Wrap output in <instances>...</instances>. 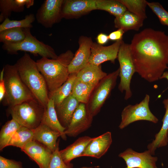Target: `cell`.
Returning a JSON list of instances; mask_svg holds the SVG:
<instances>
[{
    "label": "cell",
    "mask_w": 168,
    "mask_h": 168,
    "mask_svg": "<svg viewBox=\"0 0 168 168\" xmlns=\"http://www.w3.org/2000/svg\"><path fill=\"white\" fill-rule=\"evenodd\" d=\"M4 68L3 67L0 73V101L3 100L6 94V88L4 79Z\"/></svg>",
    "instance_id": "8d00e7d4"
},
{
    "label": "cell",
    "mask_w": 168,
    "mask_h": 168,
    "mask_svg": "<svg viewBox=\"0 0 168 168\" xmlns=\"http://www.w3.org/2000/svg\"><path fill=\"white\" fill-rule=\"evenodd\" d=\"M0 168H23L21 162L0 156Z\"/></svg>",
    "instance_id": "d590c367"
},
{
    "label": "cell",
    "mask_w": 168,
    "mask_h": 168,
    "mask_svg": "<svg viewBox=\"0 0 168 168\" xmlns=\"http://www.w3.org/2000/svg\"><path fill=\"white\" fill-rule=\"evenodd\" d=\"M20 76L35 99L46 109L49 98L45 81L36 62L25 53L15 63Z\"/></svg>",
    "instance_id": "7a4b0ae2"
},
{
    "label": "cell",
    "mask_w": 168,
    "mask_h": 168,
    "mask_svg": "<svg viewBox=\"0 0 168 168\" xmlns=\"http://www.w3.org/2000/svg\"><path fill=\"white\" fill-rule=\"evenodd\" d=\"M96 1V0H64L62 10V17L71 18L97 9Z\"/></svg>",
    "instance_id": "2e32d148"
},
{
    "label": "cell",
    "mask_w": 168,
    "mask_h": 168,
    "mask_svg": "<svg viewBox=\"0 0 168 168\" xmlns=\"http://www.w3.org/2000/svg\"><path fill=\"white\" fill-rule=\"evenodd\" d=\"M45 109L33 99L8 107L7 113L21 125L33 130L41 124Z\"/></svg>",
    "instance_id": "5b68a950"
},
{
    "label": "cell",
    "mask_w": 168,
    "mask_h": 168,
    "mask_svg": "<svg viewBox=\"0 0 168 168\" xmlns=\"http://www.w3.org/2000/svg\"><path fill=\"white\" fill-rule=\"evenodd\" d=\"M41 123L58 132L63 139H66V135L64 133L66 128L62 126L58 120L54 102L51 99H49Z\"/></svg>",
    "instance_id": "603a6c76"
},
{
    "label": "cell",
    "mask_w": 168,
    "mask_h": 168,
    "mask_svg": "<svg viewBox=\"0 0 168 168\" xmlns=\"http://www.w3.org/2000/svg\"><path fill=\"white\" fill-rule=\"evenodd\" d=\"M3 67L6 88L3 105L11 107L35 99L22 80L16 64H7Z\"/></svg>",
    "instance_id": "277c9868"
},
{
    "label": "cell",
    "mask_w": 168,
    "mask_h": 168,
    "mask_svg": "<svg viewBox=\"0 0 168 168\" xmlns=\"http://www.w3.org/2000/svg\"><path fill=\"white\" fill-rule=\"evenodd\" d=\"M33 131V140L43 144L52 152L56 150L59 143L57 140L61 136L59 133L42 123Z\"/></svg>",
    "instance_id": "ac0fdd59"
},
{
    "label": "cell",
    "mask_w": 168,
    "mask_h": 168,
    "mask_svg": "<svg viewBox=\"0 0 168 168\" xmlns=\"http://www.w3.org/2000/svg\"><path fill=\"white\" fill-rule=\"evenodd\" d=\"M26 37L22 41L16 43L3 44V49L8 54H17L18 51L29 52L33 55L42 57L57 58L58 56L50 46L37 40L30 32V28H24Z\"/></svg>",
    "instance_id": "8992f818"
},
{
    "label": "cell",
    "mask_w": 168,
    "mask_h": 168,
    "mask_svg": "<svg viewBox=\"0 0 168 168\" xmlns=\"http://www.w3.org/2000/svg\"><path fill=\"white\" fill-rule=\"evenodd\" d=\"M92 138L88 136L80 137L65 149L59 151L60 156L64 162L69 164L72 160L82 156Z\"/></svg>",
    "instance_id": "ffe728a7"
},
{
    "label": "cell",
    "mask_w": 168,
    "mask_h": 168,
    "mask_svg": "<svg viewBox=\"0 0 168 168\" xmlns=\"http://www.w3.org/2000/svg\"><path fill=\"white\" fill-rule=\"evenodd\" d=\"M123 41L122 40L116 41L108 46H103L97 43L93 42L91 47L89 63L100 65L108 61L114 63Z\"/></svg>",
    "instance_id": "7c38bea8"
},
{
    "label": "cell",
    "mask_w": 168,
    "mask_h": 168,
    "mask_svg": "<svg viewBox=\"0 0 168 168\" xmlns=\"http://www.w3.org/2000/svg\"><path fill=\"white\" fill-rule=\"evenodd\" d=\"M74 54L70 50L60 54L55 59L42 57L36 61L46 83L49 95L63 84L70 73L69 65Z\"/></svg>",
    "instance_id": "3957f363"
},
{
    "label": "cell",
    "mask_w": 168,
    "mask_h": 168,
    "mask_svg": "<svg viewBox=\"0 0 168 168\" xmlns=\"http://www.w3.org/2000/svg\"><path fill=\"white\" fill-rule=\"evenodd\" d=\"M14 119L8 121L2 127L0 132V150L7 147L8 143L16 131L21 126Z\"/></svg>",
    "instance_id": "f1b7e54d"
},
{
    "label": "cell",
    "mask_w": 168,
    "mask_h": 168,
    "mask_svg": "<svg viewBox=\"0 0 168 168\" xmlns=\"http://www.w3.org/2000/svg\"><path fill=\"white\" fill-rule=\"evenodd\" d=\"M93 167L92 166H91V167L83 166V167H80V168H92Z\"/></svg>",
    "instance_id": "60d3db41"
},
{
    "label": "cell",
    "mask_w": 168,
    "mask_h": 168,
    "mask_svg": "<svg viewBox=\"0 0 168 168\" xmlns=\"http://www.w3.org/2000/svg\"><path fill=\"white\" fill-rule=\"evenodd\" d=\"M119 156L125 161V168H158L156 163L157 157L153 156L148 150L138 152L128 148L119 153Z\"/></svg>",
    "instance_id": "8fae6325"
},
{
    "label": "cell",
    "mask_w": 168,
    "mask_h": 168,
    "mask_svg": "<svg viewBox=\"0 0 168 168\" xmlns=\"http://www.w3.org/2000/svg\"><path fill=\"white\" fill-rule=\"evenodd\" d=\"M33 139V130L21 126L12 137L7 146H12L21 149Z\"/></svg>",
    "instance_id": "4316f807"
},
{
    "label": "cell",
    "mask_w": 168,
    "mask_h": 168,
    "mask_svg": "<svg viewBox=\"0 0 168 168\" xmlns=\"http://www.w3.org/2000/svg\"><path fill=\"white\" fill-rule=\"evenodd\" d=\"M163 104L165 112L162 120V124L159 132L155 136V138L147 146L148 150L152 155L155 154L157 148L165 147L168 144V96L164 99Z\"/></svg>",
    "instance_id": "44dd1931"
},
{
    "label": "cell",
    "mask_w": 168,
    "mask_h": 168,
    "mask_svg": "<svg viewBox=\"0 0 168 168\" xmlns=\"http://www.w3.org/2000/svg\"><path fill=\"white\" fill-rule=\"evenodd\" d=\"M112 141L111 133L110 132L93 138L87 146L82 156L100 158L107 152Z\"/></svg>",
    "instance_id": "e0dca14e"
},
{
    "label": "cell",
    "mask_w": 168,
    "mask_h": 168,
    "mask_svg": "<svg viewBox=\"0 0 168 168\" xmlns=\"http://www.w3.org/2000/svg\"><path fill=\"white\" fill-rule=\"evenodd\" d=\"M93 118L88 113L86 104L80 103L64 131L65 134L70 137L77 136L91 127Z\"/></svg>",
    "instance_id": "4fadbf2b"
},
{
    "label": "cell",
    "mask_w": 168,
    "mask_h": 168,
    "mask_svg": "<svg viewBox=\"0 0 168 168\" xmlns=\"http://www.w3.org/2000/svg\"><path fill=\"white\" fill-rule=\"evenodd\" d=\"M107 74L102 70L101 65L88 63L77 73L76 79L96 86Z\"/></svg>",
    "instance_id": "7402d4cb"
},
{
    "label": "cell",
    "mask_w": 168,
    "mask_h": 168,
    "mask_svg": "<svg viewBox=\"0 0 168 168\" xmlns=\"http://www.w3.org/2000/svg\"><path fill=\"white\" fill-rule=\"evenodd\" d=\"M147 6L158 18L161 23L168 27V12L159 2H147Z\"/></svg>",
    "instance_id": "836d02e7"
},
{
    "label": "cell",
    "mask_w": 168,
    "mask_h": 168,
    "mask_svg": "<svg viewBox=\"0 0 168 168\" xmlns=\"http://www.w3.org/2000/svg\"><path fill=\"white\" fill-rule=\"evenodd\" d=\"M93 42L90 37L80 36L78 40L79 48L68 66L70 74L77 73L89 63L91 47Z\"/></svg>",
    "instance_id": "5bb4252c"
},
{
    "label": "cell",
    "mask_w": 168,
    "mask_h": 168,
    "mask_svg": "<svg viewBox=\"0 0 168 168\" xmlns=\"http://www.w3.org/2000/svg\"><path fill=\"white\" fill-rule=\"evenodd\" d=\"M167 69H168V65ZM166 79L168 80V71H165L160 78V79Z\"/></svg>",
    "instance_id": "ab89813d"
},
{
    "label": "cell",
    "mask_w": 168,
    "mask_h": 168,
    "mask_svg": "<svg viewBox=\"0 0 168 168\" xmlns=\"http://www.w3.org/2000/svg\"><path fill=\"white\" fill-rule=\"evenodd\" d=\"M35 19V15L32 13L26 15L24 19L20 20H10L9 18H7L0 25V32L14 28L31 29Z\"/></svg>",
    "instance_id": "1f68e13d"
},
{
    "label": "cell",
    "mask_w": 168,
    "mask_h": 168,
    "mask_svg": "<svg viewBox=\"0 0 168 168\" xmlns=\"http://www.w3.org/2000/svg\"><path fill=\"white\" fill-rule=\"evenodd\" d=\"M124 32L121 29H118L117 30L112 32L108 35L109 40H122Z\"/></svg>",
    "instance_id": "74e56055"
},
{
    "label": "cell",
    "mask_w": 168,
    "mask_h": 168,
    "mask_svg": "<svg viewBox=\"0 0 168 168\" xmlns=\"http://www.w3.org/2000/svg\"><path fill=\"white\" fill-rule=\"evenodd\" d=\"M127 10L144 20L147 18L146 9L147 1L145 0H119Z\"/></svg>",
    "instance_id": "d6a6232c"
},
{
    "label": "cell",
    "mask_w": 168,
    "mask_h": 168,
    "mask_svg": "<svg viewBox=\"0 0 168 168\" xmlns=\"http://www.w3.org/2000/svg\"><path fill=\"white\" fill-rule=\"evenodd\" d=\"M25 37L24 28H12L0 32V42L3 44L18 43L23 40Z\"/></svg>",
    "instance_id": "4dcf8cb0"
},
{
    "label": "cell",
    "mask_w": 168,
    "mask_h": 168,
    "mask_svg": "<svg viewBox=\"0 0 168 168\" xmlns=\"http://www.w3.org/2000/svg\"><path fill=\"white\" fill-rule=\"evenodd\" d=\"M136 72L149 82L160 78L168 65V35L151 28L134 35L130 44Z\"/></svg>",
    "instance_id": "6da1fadb"
},
{
    "label": "cell",
    "mask_w": 168,
    "mask_h": 168,
    "mask_svg": "<svg viewBox=\"0 0 168 168\" xmlns=\"http://www.w3.org/2000/svg\"><path fill=\"white\" fill-rule=\"evenodd\" d=\"M64 0H45L38 10L37 22L46 28H51L62 18V10Z\"/></svg>",
    "instance_id": "30bf717a"
},
{
    "label": "cell",
    "mask_w": 168,
    "mask_h": 168,
    "mask_svg": "<svg viewBox=\"0 0 168 168\" xmlns=\"http://www.w3.org/2000/svg\"><path fill=\"white\" fill-rule=\"evenodd\" d=\"M109 40L108 35L103 33L99 34L96 37L97 43L102 45L106 43Z\"/></svg>",
    "instance_id": "f35d334b"
},
{
    "label": "cell",
    "mask_w": 168,
    "mask_h": 168,
    "mask_svg": "<svg viewBox=\"0 0 168 168\" xmlns=\"http://www.w3.org/2000/svg\"><path fill=\"white\" fill-rule=\"evenodd\" d=\"M96 5L97 9L106 11L115 17L120 16L127 10L119 0H96Z\"/></svg>",
    "instance_id": "83f0119b"
},
{
    "label": "cell",
    "mask_w": 168,
    "mask_h": 168,
    "mask_svg": "<svg viewBox=\"0 0 168 168\" xmlns=\"http://www.w3.org/2000/svg\"><path fill=\"white\" fill-rule=\"evenodd\" d=\"M150 96L146 94L139 103L125 106L121 113V121L119 127L122 129L130 124L139 120H146L156 124L158 118L151 111L149 107Z\"/></svg>",
    "instance_id": "9c48e42d"
},
{
    "label": "cell",
    "mask_w": 168,
    "mask_h": 168,
    "mask_svg": "<svg viewBox=\"0 0 168 168\" xmlns=\"http://www.w3.org/2000/svg\"><path fill=\"white\" fill-rule=\"evenodd\" d=\"M73 166L70 163L66 164L62 159L60 153L59 145L56 150L52 153L51 159L48 168H72Z\"/></svg>",
    "instance_id": "e575fe53"
},
{
    "label": "cell",
    "mask_w": 168,
    "mask_h": 168,
    "mask_svg": "<svg viewBox=\"0 0 168 168\" xmlns=\"http://www.w3.org/2000/svg\"><path fill=\"white\" fill-rule=\"evenodd\" d=\"M117 59L119 64V76L120 78L118 89L121 92H125L124 99L127 100L132 96L130 84L132 77L136 72L131 55L130 44L123 41L119 50Z\"/></svg>",
    "instance_id": "ba28073f"
},
{
    "label": "cell",
    "mask_w": 168,
    "mask_h": 168,
    "mask_svg": "<svg viewBox=\"0 0 168 168\" xmlns=\"http://www.w3.org/2000/svg\"><path fill=\"white\" fill-rule=\"evenodd\" d=\"M77 73L70 74L67 81L61 86L49 95V99L52 100L55 107L58 105L72 94Z\"/></svg>",
    "instance_id": "d4e9b609"
},
{
    "label": "cell",
    "mask_w": 168,
    "mask_h": 168,
    "mask_svg": "<svg viewBox=\"0 0 168 168\" xmlns=\"http://www.w3.org/2000/svg\"><path fill=\"white\" fill-rule=\"evenodd\" d=\"M144 20L128 10L120 16L115 17V27L122 29L125 32L129 30H138L143 25Z\"/></svg>",
    "instance_id": "cb8c5ba5"
},
{
    "label": "cell",
    "mask_w": 168,
    "mask_h": 168,
    "mask_svg": "<svg viewBox=\"0 0 168 168\" xmlns=\"http://www.w3.org/2000/svg\"><path fill=\"white\" fill-rule=\"evenodd\" d=\"M25 6L24 0H0V22L8 18L12 12H23Z\"/></svg>",
    "instance_id": "484cf974"
},
{
    "label": "cell",
    "mask_w": 168,
    "mask_h": 168,
    "mask_svg": "<svg viewBox=\"0 0 168 168\" xmlns=\"http://www.w3.org/2000/svg\"><path fill=\"white\" fill-rule=\"evenodd\" d=\"M21 150L34 161L40 168H48L53 152L46 147L33 140Z\"/></svg>",
    "instance_id": "9a60e30c"
},
{
    "label": "cell",
    "mask_w": 168,
    "mask_h": 168,
    "mask_svg": "<svg viewBox=\"0 0 168 168\" xmlns=\"http://www.w3.org/2000/svg\"><path fill=\"white\" fill-rule=\"evenodd\" d=\"M119 68L108 74L96 86L86 104L88 113L92 117L100 111L111 91L115 86Z\"/></svg>",
    "instance_id": "52a82bcc"
},
{
    "label": "cell",
    "mask_w": 168,
    "mask_h": 168,
    "mask_svg": "<svg viewBox=\"0 0 168 168\" xmlns=\"http://www.w3.org/2000/svg\"><path fill=\"white\" fill-rule=\"evenodd\" d=\"M95 86L76 79L72 94L80 103L86 104Z\"/></svg>",
    "instance_id": "f546056e"
},
{
    "label": "cell",
    "mask_w": 168,
    "mask_h": 168,
    "mask_svg": "<svg viewBox=\"0 0 168 168\" xmlns=\"http://www.w3.org/2000/svg\"><path fill=\"white\" fill-rule=\"evenodd\" d=\"M80 103L71 94L55 107L58 120L62 126L66 129L69 125Z\"/></svg>",
    "instance_id": "d6986e66"
}]
</instances>
